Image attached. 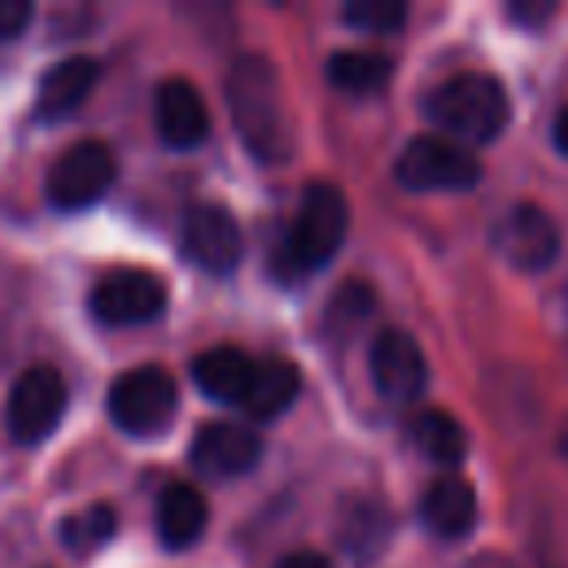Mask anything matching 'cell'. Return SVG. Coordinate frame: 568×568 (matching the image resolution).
Here are the masks:
<instances>
[{
  "label": "cell",
  "instance_id": "e0dca14e",
  "mask_svg": "<svg viewBox=\"0 0 568 568\" xmlns=\"http://www.w3.org/2000/svg\"><path fill=\"white\" fill-rule=\"evenodd\" d=\"M206 498L191 483H168L156 503V534L168 549H187L206 529Z\"/></svg>",
  "mask_w": 568,
  "mask_h": 568
},
{
  "label": "cell",
  "instance_id": "ba28073f",
  "mask_svg": "<svg viewBox=\"0 0 568 568\" xmlns=\"http://www.w3.org/2000/svg\"><path fill=\"white\" fill-rule=\"evenodd\" d=\"M168 293L164 281L156 273H144V268H118V273L102 276L90 293V312L94 320L110 327H133L149 324L164 312Z\"/></svg>",
  "mask_w": 568,
  "mask_h": 568
},
{
  "label": "cell",
  "instance_id": "7c38bea8",
  "mask_svg": "<svg viewBox=\"0 0 568 568\" xmlns=\"http://www.w3.org/2000/svg\"><path fill=\"white\" fill-rule=\"evenodd\" d=\"M261 459V436H253V428L245 425H203L191 444V464L199 475H211V479H234V475L253 471Z\"/></svg>",
  "mask_w": 568,
  "mask_h": 568
},
{
  "label": "cell",
  "instance_id": "6da1fadb",
  "mask_svg": "<svg viewBox=\"0 0 568 568\" xmlns=\"http://www.w3.org/2000/svg\"><path fill=\"white\" fill-rule=\"evenodd\" d=\"M226 102L242 144L257 160H284L293 152V125L284 110V90L273 63L261 55H242L226 74Z\"/></svg>",
  "mask_w": 568,
  "mask_h": 568
},
{
  "label": "cell",
  "instance_id": "8fae6325",
  "mask_svg": "<svg viewBox=\"0 0 568 568\" xmlns=\"http://www.w3.org/2000/svg\"><path fill=\"white\" fill-rule=\"evenodd\" d=\"M371 378H374V389H378L386 402L394 405H405L425 389L428 382V366H425V355H420L417 339L397 327H386L378 332L371 347Z\"/></svg>",
  "mask_w": 568,
  "mask_h": 568
},
{
  "label": "cell",
  "instance_id": "3957f363",
  "mask_svg": "<svg viewBox=\"0 0 568 568\" xmlns=\"http://www.w3.org/2000/svg\"><path fill=\"white\" fill-rule=\"evenodd\" d=\"M428 118L440 125L444 133L459 136V141H495L510 121V98H506L503 82L490 74H456V79L440 82L428 98Z\"/></svg>",
  "mask_w": 568,
  "mask_h": 568
},
{
  "label": "cell",
  "instance_id": "5bb4252c",
  "mask_svg": "<svg viewBox=\"0 0 568 568\" xmlns=\"http://www.w3.org/2000/svg\"><path fill=\"white\" fill-rule=\"evenodd\" d=\"M102 79V67L87 55H71L63 63H55L48 74L40 79V94H36V118L40 121H59L67 113H74L87 94L98 87Z\"/></svg>",
  "mask_w": 568,
  "mask_h": 568
},
{
  "label": "cell",
  "instance_id": "44dd1931",
  "mask_svg": "<svg viewBox=\"0 0 568 568\" xmlns=\"http://www.w3.org/2000/svg\"><path fill=\"white\" fill-rule=\"evenodd\" d=\"M59 534H63V545H71L74 552H94L118 534V510L105 503H94V506H87V510L71 514V518L59 526Z\"/></svg>",
  "mask_w": 568,
  "mask_h": 568
},
{
  "label": "cell",
  "instance_id": "277c9868",
  "mask_svg": "<svg viewBox=\"0 0 568 568\" xmlns=\"http://www.w3.org/2000/svg\"><path fill=\"white\" fill-rule=\"evenodd\" d=\"M175 405H180V389L172 374H164L160 366L121 374L110 389V417L129 436H156L160 428L172 425Z\"/></svg>",
  "mask_w": 568,
  "mask_h": 568
},
{
  "label": "cell",
  "instance_id": "cb8c5ba5",
  "mask_svg": "<svg viewBox=\"0 0 568 568\" xmlns=\"http://www.w3.org/2000/svg\"><path fill=\"white\" fill-rule=\"evenodd\" d=\"M32 0H0V40H17L32 24Z\"/></svg>",
  "mask_w": 568,
  "mask_h": 568
},
{
  "label": "cell",
  "instance_id": "603a6c76",
  "mask_svg": "<svg viewBox=\"0 0 568 568\" xmlns=\"http://www.w3.org/2000/svg\"><path fill=\"white\" fill-rule=\"evenodd\" d=\"M343 20L351 28H358V32L394 36L409 20V4L405 0H351L343 9Z\"/></svg>",
  "mask_w": 568,
  "mask_h": 568
},
{
  "label": "cell",
  "instance_id": "ac0fdd59",
  "mask_svg": "<svg viewBox=\"0 0 568 568\" xmlns=\"http://www.w3.org/2000/svg\"><path fill=\"white\" fill-rule=\"evenodd\" d=\"M296 394H301V374H296V366L284 363V358H261L242 409L250 413L253 420H273L296 402Z\"/></svg>",
  "mask_w": 568,
  "mask_h": 568
},
{
  "label": "cell",
  "instance_id": "9c48e42d",
  "mask_svg": "<svg viewBox=\"0 0 568 568\" xmlns=\"http://www.w3.org/2000/svg\"><path fill=\"white\" fill-rule=\"evenodd\" d=\"M490 242H495L498 257L510 261L514 268H526V273H537V268L552 265L560 253V230L541 206L534 203H518L495 222L490 230Z\"/></svg>",
  "mask_w": 568,
  "mask_h": 568
},
{
  "label": "cell",
  "instance_id": "4fadbf2b",
  "mask_svg": "<svg viewBox=\"0 0 568 568\" xmlns=\"http://www.w3.org/2000/svg\"><path fill=\"white\" fill-rule=\"evenodd\" d=\"M156 133L172 149H195L211 133L206 102L187 79H164L156 87Z\"/></svg>",
  "mask_w": 568,
  "mask_h": 568
},
{
  "label": "cell",
  "instance_id": "7402d4cb",
  "mask_svg": "<svg viewBox=\"0 0 568 568\" xmlns=\"http://www.w3.org/2000/svg\"><path fill=\"white\" fill-rule=\"evenodd\" d=\"M347 526L351 529H343V545H347L355 557H363L358 565H366V557H374V552L386 545V537H389V514L382 510V506H371V503H363V506H355V510L347 514Z\"/></svg>",
  "mask_w": 568,
  "mask_h": 568
},
{
  "label": "cell",
  "instance_id": "7a4b0ae2",
  "mask_svg": "<svg viewBox=\"0 0 568 568\" xmlns=\"http://www.w3.org/2000/svg\"><path fill=\"white\" fill-rule=\"evenodd\" d=\"M347 226H351V211L343 191L332 187V183H312L304 191V203L296 211L293 226H288L284 242L273 253L276 276L281 281H296V276L327 265L339 253Z\"/></svg>",
  "mask_w": 568,
  "mask_h": 568
},
{
  "label": "cell",
  "instance_id": "d6986e66",
  "mask_svg": "<svg viewBox=\"0 0 568 568\" xmlns=\"http://www.w3.org/2000/svg\"><path fill=\"white\" fill-rule=\"evenodd\" d=\"M394 74V63L378 51H363V48H351V51H335L332 63H327V79H332L335 90L343 94H378L382 87L389 82Z\"/></svg>",
  "mask_w": 568,
  "mask_h": 568
},
{
  "label": "cell",
  "instance_id": "ffe728a7",
  "mask_svg": "<svg viewBox=\"0 0 568 568\" xmlns=\"http://www.w3.org/2000/svg\"><path fill=\"white\" fill-rule=\"evenodd\" d=\"M413 444L440 467H456V464H464V456H467L464 425L444 409H428L413 420Z\"/></svg>",
  "mask_w": 568,
  "mask_h": 568
},
{
  "label": "cell",
  "instance_id": "5b68a950",
  "mask_svg": "<svg viewBox=\"0 0 568 568\" xmlns=\"http://www.w3.org/2000/svg\"><path fill=\"white\" fill-rule=\"evenodd\" d=\"M397 183L409 191H471L483 180L479 156L444 136H417L397 156Z\"/></svg>",
  "mask_w": 568,
  "mask_h": 568
},
{
  "label": "cell",
  "instance_id": "484cf974",
  "mask_svg": "<svg viewBox=\"0 0 568 568\" xmlns=\"http://www.w3.org/2000/svg\"><path fill=\"white\" fill-rule=\"evenodd\" d=\"M276 568H332V560H324L320 552H288Z\"/></svg>",
  "mask_w": 568,
  "mask_h": 568
},
{
  "label": "cell",
  "instance_id": "30bf717a",
  "mask_svg": "<svg viewBox=\"0 0 568 568\" xmlns=\"http://www.w3.org/2000/svg\"><path fill=\"white\" fill-rule=\"evenodd\" d=\"M183 257L206 273H230L242 261V230L234 214L222 211L219 203H195L183 214Z\"/></svg>",
  "mask_w": 568,
  "mask_h": 568
},
{
  "label": "cell",
  "instance_id": "d4e9b609",
  "mask_svg": "<svg viewBox=\"0 0 568 568\" xmlns=\"http://www.w3.org/2000/svg\"><path fill=\"white\" fill-rule=\"evenodd\" d=\"M510 20H518V24L526 28H541L545 20H552V12H557V4L552 0H510Z\"/></svg>",
  "mask_w": 568,
  "mask_h": 568
},
{
  "label": "cell",
  "instance_id": "9a60e30c",
  "mask_svg": "<svg viewBox=\"0 0 568 568\" xmlns=\"http://www.w3.org/2000/svg\"><path fill=\"white\" fill-rule=\"evenodd\" d=\"M479 518V498H475L471 483L459 475H440L428 483L425 498H420V521L428 534L436 537H464Z\"/></svg>",
  "mask_w": 568,
  "mask_h": 568
},
{
  "label": "cell",
  "instance_id": "52a82bcc",
  "mask_svg": "<svg viewBox=\"0 0 568 568\" xmlns=\"http://www.w3.org/2000/svg\"><path fill=\"white\" fill-rule=\"evenodd\" d=\"M67 413V386L59 371L51 366H32L9 389L4 405V425L17 444H43L59 428Z\"/></svg>",
  "mask_w": 568,
  "mask_h": 568
},
{
  "label": "cell",
  "instance_id": "2e32d148",
  "mask_svg": "<svg viewBox=\"0 0 568 568\" xmlns=\"http://www.w3.org/2000/svg\"><path fill=\"white\" fill-rule=\"evenodd\" d=\"M191 374H195V386L203 389L206 397L242 409L245 394H250L253 374H257V358H250L237 347H214V351H203V355L195 358Z\"/></svg>",
  "mask_w": 568,
  "mask_h": 568
},
{
  "label": "cell",
  "instance_id": "8992f818",
  "mask_svg": "<svg viewBox=\"0 0 568 568\" xmlns=\"http://www.w3.org/2000/svg\"><path fill=\"white\" fill-rule=\"evenodd\" d=\"M118 180V160L113 149L102 141H79L67 152H59L48 168V199L59 211H82L94 206Z\"/></svg>",
  "mask_w": 568,
  "mask_h": 568
},
{
  "label": "cell",
  "instance_id": "4316f807",
  "mask_svg": "<svg viewBox=\"0 0 568 568\" xmlns=\"http://www.w3.org/2000/svg\"><path fill=\"white\" fill-rule=\"evenodd\" d=\"M552 144L568 156V105L557 113V121H552Z\"/></svg>",
  "mask_w": 568,
  "mask_h": 568
}]
</instances>
